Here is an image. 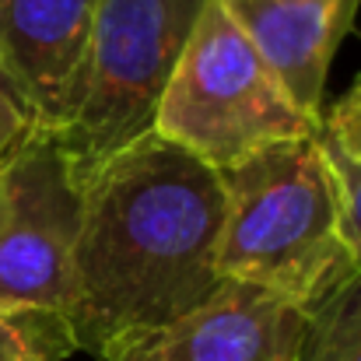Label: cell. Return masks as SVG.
<instances>
[{"label":"cell","instance_id":"obj_11","mask_svg":"<svg viewBox=\"0 0 361 361\" xmlns=\"http://www.w3.org/2000/svg\"><path fill=\"white\" fill-rule=\"evenodd\" d=\"M319 137H323L330 158L361 161V81L330 109V113H323Z\"/></svg>","mask_w":361,"mask_h":361},{"label":"cell","instance_id":"obj_12","mask_svg":"<svg viewBox=\"0 0 361 361\" xmlns=\"http://www.w3.org/2000/svg\"><path fill=\"white\" fill-rule=\"evenodd\" d=\"M341 186V218H344V242L351 252V274L361 270V161L330 158Z\"/></svg>","mask_w":361,"mask_h":361},{"label":"cell","instance_id":"obj_14","mask_svg":"<svg viewBox=\"0 0 361 361\" xmlns=\"http://www.w3.org/2000/svg\"><path fill=\"white\" fill-rule=\"evenodd\" d=\"M0 88H4V85H0ZM4 92H7V88H4Z\"/></svg>","mask_w":361,"mask_h":361},{"label":"cell","instance_id":"obj_8","mask_svg":"<svg viewBox=\"0 0 361 361\" xmlns=\"http://www.w3.org/2000/svg\"><path fill=\"white\" fill-rule=\"evenodd\" d=\"M361 0H225L281 88L323 123V88Z\"/></svg>","mask_w":361,"mask_h":361},{"label":"cell","instance_id":"obj_7","mask_svg":"<svg viewBox=\"0 0 361 361\" xmlns=\"http://www.w3.org/2000/svg\"><path fill=\"white\" fill-rule=\"evenodd\" d=\"M95 0H0V85L56 133L78 99Z\"/></svg>","mask_w":361,"mask_h":361},{"label":"cell","instance_id":"obj_1","mask_svg":"<svg viewBox=\"0 0 361 361\" xmlns=\"http://www.w3.org/2000/svg\"><path fill=\"white\" fill-rule=\"evenodd\" d=\"M221 214L218 172L154 130L81 179L67 309L78 351L113 361L218 291Z\"/></svg>","mask_w":361,"mask_h":361},{"label":"cell","instance_id":"obj_4","mask_svg":"<svg viewBox=\"0 0 361 361\" xmlns=\"http://www.w3.org/2000/svg\"><path fill=\"white\" fill-rule=\"evenodd\" d=\"M207 0H95L88 56L67 123L53 133L78 186L154 130L161 92Z\"/></svg>","mask_w":361,"mask_h":361},{"label":"cell","instance_id":"obj_9","mask_svg":"<svg viewBox=\"0 0 361 361\" xmlns=\"http://www.w3.org/2000/svg\"><path fill=\"white\" fill-rule=\"evenodd\" d=\"M295 361H361V270L309 305Z\"/></svg>","mask_w":361,"mask_h":361},{"label":"cell","instance_id":"obj_13","mask_svg":"<svg viewBox=\"0 0 361 361\" xmlns=\"http://www.w3.org/2000/svg\"><path fill=\"white\" fill-rule=\"evenodd\" d=\"M35 130H39V126H35V120H32L25 109H21V102H18L11 92L0 88V161L11 158Z\"/></svg>","mask_w":361,"mask_h":361},{"label":"cell","instance_id":"obj_5","mask_svg":"<svg viewBox=\"0 0 361 361\" xmlns=\"http://www.w3.org/2000/svg\"><path fill=\"white\" fill-rule=\"evenodd\" d=\"M81 186L53 133L35 130L0 161V305L71 309Z\"/></svg>","mask_w":361,"mask_h":361},{"label":"cell","instance_id":"obj_6","mask_svg":"<svg viewBox=\"0 0 361 361\" xmlns=\"http://www.w3.org/2000/svg\"><path fill=\"white\" fill-rule=\"evenodd\" d=\"M309 309L225 281L200 305L158 326L113 361H295Z\"/></svg>","mask_w":361,"mask_h":361},{"label":"cell","instance_id":"obj_3","mask_svg":"<svg viewBox=\"0 0 361 361\" xmlns=\"http://www.w3.org/2000/svg\"><path fill=\"white\" fill-rule=\"evenodd\" d=\"M319 126L281 88L225 0H207L161 92L154 133L221 172L259 147L319 137Z\"/></svg>","mask_w":361,"mask_h":361},{"label":"cell","instance_id":"obj_10","mask_svg":"<svg viewBox=\"0 0 361 361\" xmlns=\"http://www.w3.org/2000/svg\"><path fill=\"white\" fill-rule=\"evenodd\" d=\"M74 351V330L60 312L0 305V361H63Z\"/></svg>","mask_w":361,"mask_h":361},{"label":"cell","instance_id":"obj_2","mask_svg":"<svg viewBox=\"0 0 361 361\" xmlns=\"http://www.w3.org/2000/svg\"><path fill=\"white\" fill-rule=\"evenodd\" d=\"M218 274L312 305L351 274L341 186L323 137L259 147L218 172Z\"/></svg>","mask_w":361,"mask_h":361}]
</instances>
